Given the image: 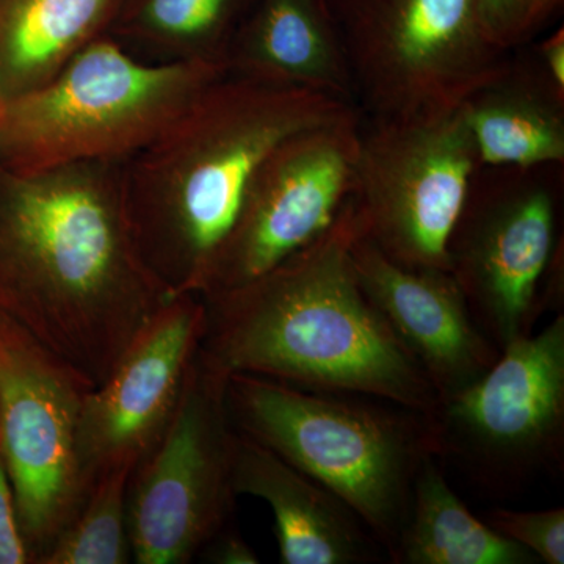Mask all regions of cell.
<instances>
[{
  "mask_svg": "<svg viewBox=\"0 0 564 564\" xmlns=\"http://www.w3.org/2000/svg\"><path fill=\"white\" fill-rule=\"evenodd\" d=\"M122 166L0 163V313L95 386L173 299L133 239Z\"/></svg>",
  "mask_w": 564,
  "mask_h": 564,
  "instance_id": "obj_1",
  "label": "cell"
},
{
  "mask_svg": "<svg viewBox=\"0 0 564 564\" xmlns=\"http://www.w3.org/2000/svg\"><path fill=\"white\" fill-rule=\"evenodd\" d=\"M356 232L351 198L313 245L239 288L203 299L199 358L225 375L372 397L432 417L440 397L352 270Z\"/></svg>",
  "mask_w": 564,
  "mask_h": 564,
  "instance_id": "obj_2",
  "label": "cell"
},
{
  "mask_svg": "<svg viewBox=\"0 0 564 564\" xmlns=\"http://www.w3.org/2000/svg\"><path fill=\"white\" fill-rule=\"evenodd\" d=\"M355 111L328 93L225 74L124 161L133 239L170 295H203L256 173L282 141Z\"/></svg>",
  "mask_w": 564,
  "mask_h": 564,
  "instance_id": "obj_3",
  "label": "cell"
},
{
  "mask_svg": "<svg viewBox=\"0 0 564 564\" xmlns=\"http://www.w3.org/2000/svg\"><path fill=\"white\" fill-rule=\"evenodd\" d=\"M226 402L240 433L336 494L392 560L415 477L436 456L429 415L248 373L228 375Z\"/></svg>",
  "mask_w": 564,
  "mask_h": 564,
  "instance_id": "obj_4",
  "label": "cell"
},
{
  "mask_svg": "<svg viewBox=\"0 0 564 564\" xmlns=\"http://www.w3.org/2000/svg\"><path fill=\"white\" fill-rule=\"evenodd\" d=\"M225 74L210 63L141 62L104 33L50 82L10 99L0 124V163L39 172L128 161Z\"/></svg>",
  "mask_w": 564,
  "mask_h": 564,
  "instance_id": "obj_5",
  "label": "cell"
},
{
  "mask_svg": "<svg viewBox=\"0 0 564 564\" xmlns=\"http://www.w3.org/2000/svg\"><path fill=\"white\" fill-rule=\"evenodd\" d=\"M364 118L403 120L462 107L507 69L474 0H326Z\"/></svg>",
  "mask_w": 564,
  "mask_h": 564,
  "instance_id": "obj_6",
  "label": "cell"
},
{
  "mask_svg": "<svg viewBox=\"0 0 564 564\" xmlns=\"http://www.w3.org/2000/svg\"><path fill=\"white\" fill-rule=\"evenodd\" d=\"M437 459L496 496L564 470V314L514 340L432 415Z\"/></svg>",
  "mask_w": 564,
  "mask_h": 564,
  "instance_id": "obj_7",
  "label": "cell"
},
{
  "mask_svg": "<svg viewBox=\"0 0 564 564\" xmlns=\"http://www.w3.org/2000/svg\"><path fill=\"white\" fill-rule=\"evenodd\" d=\"M480 169L462 107L403 120L361 118L359 232L397 263L451 272L448 243Z\"/></svg>",
  "mask_w": 564,
  "mask_h": 564,
  "instance_id": "obj_8",
  "label": "cell"
},
{
  "mask_svg": "<svg viewBox=\"0 0 564 564\" xmlns=\"http://www.w3.org/2000/svg\"><path fill=\"white\" fill-rule=\"evenodd\" d=\"M228 375L196 352L176 413L133 469L128 494L132 562L185 564L231 524L239 430L226 402Z\"/></svg>",
  "mask_w": 564,
  "mask_h": 564,
  "instance_id": "obj_9",
  "label": "cell"
},
{
  "mask_svg": "<svg viewBox=\"0 0 564 564\" xmlns=\"http://www.w3.org/2000/svg\"><path fill=\"white\" fill-rule=\"evenodd\" d=\"M93 388L69 362L0 313V456L33 564L76 518L90 491L77 434Z\"/></svg>",
  "mask_w": 564,
  "mask_h": 564,
  "instance_id": "obj_10",
  "label": "cell"
},
{
  "mask_svg": "<svg viewBox=\"0 0 564 564\" xmlns=\"http://www.w3.org/2000/svg\"><path fill=\"white\" fill-rule=\"evenodd\" d=\"M534 170L508 182L474 181L448 243V261L474 321L500 351L563 313L558 196Z\"/></svg>",
  "mask_w": 564,
  "mask_h": 564,
  "instance_id": "obj_11",
  "label": "cell"
},
{
  "mask_svg": "<svg viewBox=\"0 0 564 564\" xmlns=\"http://www.w3.org/2000/svg\"><path fill=\"white\" fill-rule=\"evenodd\" d=\"M361 111L282 141L256 173L202 299L250 282L313 245L355 192Z\"/></svg>",
  "mask_w": 564,
  "mask_h": 564,
  "instance_id": "obj_12",
  "label": "cell"
},
{
  "mask_svg": "<svg viewBox=\"0 0 564 564\" xmlns=\"http://www.w3.org/2000/svg\"><path fill=\"white\" fill-rule=\"evenodd\" d=\"M206 325L198 295L163 304L88 392L79 419V463L88 489L115 467L135 469L169 429Z\"/></svg>",
  "mask_w": 564,
  "mask_h": 564,
  "instance_id": "obj_13",
  "label": "cell"
},
{
  "mask_svg": "<svg viewBox=\"0 0 564 564\" xmlns=\"http://www.w3.org/2000/svg\"><path fill=\"white\" fill-rule=\"evenodd\" d=\"M356 278L441 402L484 377L500 356L481 332L454 274L419 270L389 259L356 232L350 247Z\"/></svg>",
  "mask_w": 564,
  "mask_h": 564,
  "instance_id": "obj_14",
  "label": "cell"
},
{
  "mask_svg": "<svg viewBox=\"0 0 564 564\" xmlns=\"http://www.w3.org/2000/svg\"><path fill=\"white\" fill-rule=\"evenodd\" d=\"M232 480L237 496L272 508L281 563L364 564L384 552L336 494L240 432Z\"/></svg>",
  "mask_w": 564,
  "mask_h": 564,
  "instance_id": "obj_15",
  "label": "cell"
},
{
  "mask_svg": "<svg viewBox=\"0 0 564 564\" xmlns=\"http://www.w3.org/2000/svg\"><path fill=\"white\" fill-rule=\"evenodd\" d=\"M226 74L273 87L328 93L356 107L350 70L326 0H252L228 52Z\"/></svg>",
  "mask_w": 564,
  "mask_h": 564,
  "instance_id": "obj_16",
  "label": "cell"
},
{
  "mask_svg": "<svg viewBox=\"0 0 564 564\" xmlns=\"http://www.w3.org/2000/svg\"><path fill=\"white\" fill-rule=\"evenodd\" d=\"M480 166L532 170L564 163V96L533 63L513 61L462 106Z\"/></svg>",
  "mask_w": 564,
  "mask_h": 564,
  "instance_id": "obj_17",
  "label": "cell"
},
{
  "mask_svg": "<svg viewBox=\"0 0 564 564\" xmlns=\"http://www.w3.org/2000/svg\"><path fill=\"white\" fill-rule=\"evenodd\" d=\"M118 0H0V91L36 90L107 32Z\"/></svg>",
  "mask_w": 564,
  "mask_h": 564,
  "instance_id": "obj_18",
  "label": "cell"
},
{
  "mask_svg": "<svg viewBox=\"0 0 564 564\" xmlns=\"http://www.w3.org/2000/svg\"><path fill=\"white\" fill-rule=\"evenodd\" d=\"M252 0H118L111 40L141 62L210 63L226 58Z\"/></svg>",
  "mask_w": 564,
  "mask_h": 564,
  "instance_id": "obj_19",
  "label": "cell"
},
{
  "mask_svg": "<svg viewBox=\"0 0 564 564\" xmlns=\"http://www.w3.org/2000/svg\"><path fill=\"white\" fill-rule=\"evenodd\" d=\"M395 564H538L521 544L497 533L470 513L452 489L436 456L422 463Z\"/></svg>",
  "mask_w": 564,
  "mask_h": 564,
  "instance_id": "obj_20",
  "label": "cell"
},
{
  "mask_svg": "<svg viewBox=\"0 0 564 564\" xmlns=\"http://www.w3.org/2000/svg\"><path fill=\"white\" fill-rule=\"evenodd\" d=\"M133 467L120 466L93 481L76 518L39 564H126L132 562L128 494Z\"/></svg>",
  "mask_w": 564,
  "mask_h": 564,
  "instance_id": "obj_21",
  "label": "cell"
},
{
  "mask_svg": "<svg viewBox=\"0 0 564 564\" xmlns=\"http://www.w3.org/2000/svg\"><path fill=\"white\" fill-rule=\"evenodd\" d=\"M485 39L513 54L532 43L562 13L564 0H474Z\"/></svg>",
  "mask_w": 564,
  "mask_h": 564,
  "instance_id": "obj_22",
  "label": "cell"
},
{
  "mask_svg": "<svg viewBox=\"0 0 564 564\" xmlns=\"http://www.w3.org/2000/svg\"><path fill=\"white\" fill-rule=\"evenodd\" d=\"M484 521L497 533L532 552L540 563H564V508L541 511L492 508Z\"/></svg>",
  "mask_w": 564,
  "mask_h": 564,
  "instance_id": "obj_23",
  "label": "cell"
},
{
  "mask_svg": "<svg viewBox=\"0 0 564 564\" xmlns=\"http://www.w3.org/2000/svg\"><path fill=\"white\" fill-rule=\"evenodd\" d=\"M0 564H33L22 536L17 503L6 464L0 456Z\"/></svg>",
  "mask_w": 564,
  "mask_h": 564,
  "instance_id": "obj_24",
  "label": "cell"
},
{
  "mask_svg": "<svg viewBox=\"0 0 564 564\" xmlns=\"http://www.w3.org/2000/svg\"><path fill=\"white\" fill-rule=\"evenodd\" d=\"M206 562L217 564H258L259 556L252 551L251 545L245 541L242 534L232 529V525H226L221 532L214 538L203 549L202 554Z\"/></svg>",
  "mask_w": 564,
  "mask_h": 564,
  "instance_id": "obj_25",
  "label": "cell"
},
{
  "mask_svg": "<svg viewBox=\"0 0 564 564\" xmlns=\"http://www.w3.org/2000/svg\"><path fill=\"white\" fill-rule=\"evenodd\" d=\"M534 58L543 69L544 76L554 85L556 91L564 96V31L556 29L545 36L536 50Z\"/></svg>",
  "mask_w": 564,
  "mask_h": 564,
  "instance_id": "obj_26",
  "label": "cell"
},
{
  "mask_svg": "<svg viewBox=\"0 0 564 564\" xmlns=\"http://www.w3.org/2000/svg\"><path fill=\"white\" fill-rule=\"evenodd\" d=\"M7 104H9V99L0 91V124H2L3 117H6Z\"/></svg>",
  "mask_w": 564,
  "mask_h": 564,
  "instance_id": "obj_27",
  "label": "cell"
}]
</instances>
